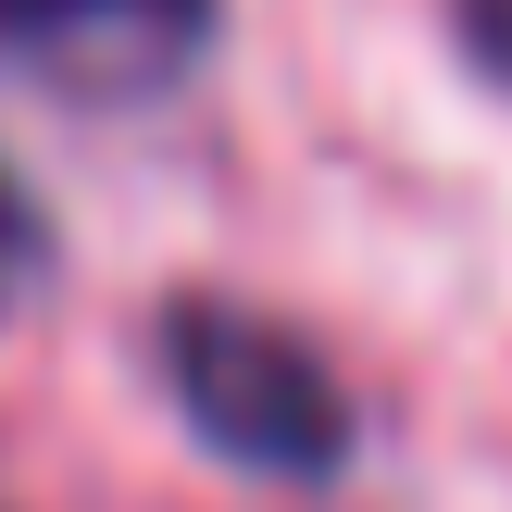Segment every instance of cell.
<instances>
[{"instance_id": "obj_1", "label": "cell", "mask_w": 512, "mask_h": 512, "mask_svg": "<svg viewBox=\"0 0 512 512\" xmlns=\"http://www.w3.org/2000/svg\"><path fill=\"white\" fill-rule=\"evenodd\" d=\"M150 375H163L175 425H188L213 463L263 475V488H338L350 450H363V413H350L338 363L300 338L288 313L225 288H175L150 313Z\"/></svg>"}, {"instance_id": "obj_2", "label": "cell", "mask_w": 512, "mask_h": 512, "mask_svg": "<svg viewBox=\"0 0 512 512\" xmlns=\"http://www.w3.org/2000/svg\"><path fill=\"white\" fill-rule=\"evenodd\" d=\"M213 50V0H0V63L63 100H150Z\"/></svg>"}, {"instance_id": "obj_3", "label": "cell", "mask_w": 512, "mask_h": 512, "mask_svg": "<svg viewBox=\"0 0 512 512\" xmlns=\"http://www.w3.org/2000/svg\"><path fill=\"white\" fill-rule=\"evenodd\" d=\"M38 250H50V225H38V200L0 175V313H13L25 288H38Z\"/></svg>"}, {"instance_id": "obj_4", "label": "cell", "mask_w": 512, "mask_h": 512, "mask_svg": "<svg viewBox=\"0 0 512 512\" xmlns=\"http://www.w3.org/2000/svg\"><path fill=\"white\" fill-rule=\"evenodd\" d=\"M450 38H463V63L512 100V0H450Z\"/></svg>"}]
</instances>
